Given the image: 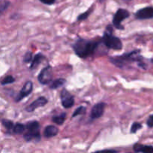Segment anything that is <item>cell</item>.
I'll return each mask as SVG.
<instances>
[{
    "mask_svg": "<svg viewBox=\"0 0 153 153\" xmlns=\"http://www.w3.org/2000/svg\"><path fill=\"white\" fill-rule=\"evenodd\" d=\"M32 60V53L31 52H27L23 57V62L28 63Z\"/></svg>",
    "mask_w": 153,
    "mask_h": 153,
    "instance_id": "24",
    "label": "cell"
},
{
    "mask_svg": "<svg viewBox=\"0 0 153 153\" xmlns=\"http://www.w3.org/2000/svg\"><path fill=\"white\" fill-rule=\"evenodd\" d=\"M105 103L100 102L92 108V110L91 112V117L92 120L98 119L101 117L104 114L105 108Z\"/></svg>",
    "mask_w": 153,
    "mask_h": 153,
    "instance_id": "10",
    "label": "cell"
},
{
    "mask_svg": "<svg viewBox=\"0 0 153 153\" xmlns=\"http://www.w3.org/2000/svg\"><path fill=\"white\" fill-rule=\"evenodd\" d=\"M37 79L39 82L42 85H47L50 83L52 80V71L51 66L48 65L44 67L40 73Z\"/></svg>",
    "mask_w": 153,
    "mask_h": 153,
    "instance_id": "6",
    "label": "cell"
},
{
    "mask_svg": "<svg viewBox=\"0 0 153 153\" xmlns=\"http://www.w3.org/2000/svg\"><path fill=\"white\" fill-rule=\"evenodd\" d=\"M133 149L135 152H144V153H153V146L148 145L135 143L133 146Z\"/></svg>",
    "mask_w": 153,
    "mask_h": 153,
    "instance_id": "12",
    "label": "cell"
},
{
    "mask_svg": "<svg viewBox=\"0 0 153 153\" xmlns=\"http://www.w3.org/2000/svg\"><path fill=\"white\" fill-rule=\"evenodd\" d=\"M61 104L64 108H70L74 105V97L66 89H63L61 93Z\"/></svg>",
    "mask_w": 153,
    "mask_h": 153,
    "instance_id": "7",
    "label": "cell"
},
{
    "mask_svg": "<svg viewBox=\"0 0 153 153\" xmlns=\"http://www.w3.org/2000/svg\"><path fill=\"white\" fill-rule=\"evenodd\" d=\"M85 111H86V107H85V106H80V107L76 109V111H74V113H73L72 117H76V116H79V115L84 114L85 113Z\"/></svg>",
    "mask_w": 153,
    "mask_h": 153,
    "instance_id": "19",
    "label": "cell"
},
{
    "mask_svg": "<svg viewBox=\"0 0 153 153\" xmlns=\"http://www.w3.org/2000/svg\"><path fill=\"white\" fill-rule=\"evenodd\" d=\"M130 13L128 12V10H127L126 9L123 8H120L118 9L117 11L116 12V13L114 14L113 18V25L117 29L123 30V26L121 25V22L124 20V19H127V18L129 17Z\"/></svg>",
    "mask_w": 153,
    "mask_h": 153,
    "instance_id": "5",
    "label": "cell"
},
{
    "mask_svg": "<svg viewBox=\"0 0 153 153\" xmlns=\"http://www.w3.org/2000/svg\"><path fill=\"white\" fill-rule=\"evenodd\" d=\"M66 116H67V114H66L65 113H62L60 115L54 116L53 117H52V122L56 123L57 125H62V124L64 123V121H65Z\"/></svg>",
    "mask_w": 153,
    "mask_h": 153,
    "instance_id": "16",
    "label": "cell"
},
{
    "mask_svg": "<svg viewBox=\"0 0 153 153\" xmlns=\"http://www.w3.org/2000/svg\"><path fill=\"white\" fill-rule=\"evenodd\" d=\"M112 32H113V28H111V25H108L106 31H105L104 35L102 38V41L108 49L120 50L123 48L122 41L119 37L114 36Z\"/></svg>",
    "mask_w": 153,
    "mask_h": 153,
    "instance_id": "3",
    "label": "cell"
},
{
    "mask_svg": "<svg viewBox=\"0 0 153 153\" xmlns=\"http://www.w3.org/2000/svg\"><path fill=\"white\" fill-rule=\"evenodd\" d=\"M44 59L45 56L41 53H38L37 54V55H34L31 66H30V70H34L36 67H37V66H38Z\"/></svg>",
    "mask_w": 153,
    "mask_h": 153,
    "instance_id": "14",
    "label": "cell"
},
{
    "mask_svg": "<svg viewBox=\"0 0 153 153\" xmlns=\"http://www.w3.org/2000/svg\"><path fill=\"white\" fill-rule=\"evenodd\" d=\"M124 1H131V0H124Z\"/></svg>",
    "mask_w": 153,
    "mask_h": 153,
    "instance_id": "27",
    "label": "cell"
},
{
    "mask_svg": "<svg viewBox=\"0 0 153 153\" xmlns=\"http://www.w3.org/2000/svg\"><path fill=\"white\" fill-rule=\"evenodd\" d=\"M15 82V79L12 76H7L1 82V85H7L9 84H12Z\"/></svg>",
    "mask_w": 153,
    "mask_h": 153,
    "instance_id": "20",
    "label": "cell"
},
{
    "mask_svg": "<svg viewBox=\"0 0 153 153\" xmlns=\"http://www.w3.org/2000/svg\"><path fill=\"white\" fill-rule=\"evenodd\" d=\"M50 83L51 84L49 88L52 90H55L58 89V88H61V87L64 86L66 83V80L64 79H58L53 81V82H51Z\"/></svg>",
    "mask_w": 153,
    "mask_h": 153,
    "instance_id": "15",
    "label": "cell"
},
{
    "mask_svg": "<svg viewBox=\"0 0 153 153\" xmlns=\"http://www.w3.org/2000/svg\"><path fill=\"white\" fill-rule=\"evenodd\" d=\"M10 5V1H0V14L3 13Z\"/></svg>",
    "mask_w": 153,
    "mask_h": 153,
    "instance_id": "22",
    "label": "cell"
},
{
    "mask_svg": "<svg viewBox=\"0 0 153 153\" xmlns=\"http://www.w3.org/2000/svg\"><path fill=\"white\" fill-rule=\"evenodd\" d=\"M135 18L140 20L153 19V7H146L140 9L135 13Z\"/></svg>",
    "mask_w": 153,
    "mask_h": 153,
    "instance_id": "9",
    "label": "cell"
},
{
    "mask_svg": "<svg viewBox=\"0 0 153 153\" xmlns=\"http://www.w3.org/2000/svg\"><path fill=\"white\" fill-rule=\"evenodd\" d=\"M58 133V129L57 127L54 126H47L45 128L44 131H43V134L47 138H50V137H55L57 135V134Z\"/></svg>",
    "mask_w": 153,
    "mask_h": 153,
    "instance_id": "13",
    "label": "cell"
},
{
    "mask_svg": "<svg viewBox=\"0 0 153 153\" xmlns=\"http://www.w3.org/2000/svg\"><path fill=\"white\" fill-rule=\"evenodd\" d=\"M33 90V83L31 81H27L25 83V85H23L22 88L21 89V91H19V93L18 94V95L16 96V99H15V101L16 102H20L21 100H23L25 97H28L30 94L31 93Z\"/></svg>",
    "mask_w": 153,
    "mask_h": 153,
    "instance_id": "8",
    "label": "cell"
},
{
    "mask_svg": "<svg viewBox=\"0 0 153 153\" xmlns=\"http://www.w3.org/2000/svg\"><path fill=\"white\" fill-rule=\"evenodd\" d=\"M91 12H92V9H89V10H87L85 13H82L78 16V20H85L89 16V15L91 14Z\"/></svg>",
    "mask_w": 153,
    "mask_h": 153,
    "instance_id": "23",
    "label": "cell"
},
{
    "mask_svg": "<svg viewBox=\"0 0 153 153\" xmlns=\"http://www.w3.org/2000/svg\"><path fill=\"white\" fill-rule=\"evenodd\" d=\"M1 123H2V125L4 126V128H6V130H7V131H9V132H10V131H13L14 124H13V123L12 122V121L9 120L4 119V120H1Z\"/></svg>",
    "mask_w": 153,
    "mask_h": 153,
    "instance_id": "18",
    "label": "cell"
},
{
    "mask_svg": "<svg viewBox=\"0 0 153 153\" xmlns=\"http://www.w3.org/2000/svg\"><path fill=\"white\" fill-rule=\"evenodd\" d=\"M142 128V124L140 123H134L131 125V133L132 134H134V133L137 132L138 130H140V128Z\"/></svg>",
    "mask_w": 153,
    "mask_h": 153,
    "instance_id": "21",
    "label": "cell"
},
{
    "mask_svg": "<svg viewBox=\"0 0 153 153\" xmlns=\"http://www.w3.org/2000/svg\"><path fill=\"white\" fill-rule=\"evenodd\" d=\"M40 1H41L42 3H43V4H49V5L54 4V3L55 2V0H40Z\"/></svg>",
    "mask_w": 153,
    "mask_h": 153,
    "instance_id": "26",
    "label": "cell"
},
{
    "mask_svg": "<svg viewBox=\"0 0 153 153\" xmlns=\"http://www.w3.org/2000/svg\"><path fill=\"white\" fill-rule=\"evenodd\" d=\"M25 127L27 132L24 134L23 137L27 142H31L33 140L39 141L40 140V124L37 121H30Z\"/></svg>",
    "mask_w": 153,
    "mask_h": 153,
    "instance_id": "4",
    "label": "cell"
},
{
    "mask_svg": "<svg viewBox=\"0 0 153 153\" xmlns=\"http://www.w3.org/2000/svg\"><path fill=\"white\" fill-rule=\"evenodd\" d=\"M140 50H134L128 53L123 54L120 56H115L113 58H110L111 62L115 66L120 68H123L126 64H128L129 63L137 62L138 65L143 69H146V66L144 63L142 62L143 57L140 55Z\"/></svg>",
    "mask_w": 153,
    "mask_h": 153,
    "instance_id": "2",
    "label": "cell"
},
{
    "mask_svg": "<svg viewBox=\"0 0 153 153\" xmlns=\"http://www.w3.org/2000/svg\"><path fill=\"white\" fill-rule=\"evenodd\" d=\"M151 61H152V62L153 63V59H152V60H151Z\"/></svg>",
    "mask_w": 153,
    "mask_h": 153,
    "instance_id": "28",
    "label": "cell"
},
{
    "mask_svg": "<svg viewBox=\"0 0 153 153\" xmlns=\"http://www.w3.org/2000/svg\"><path fill=\"white\" fill-rule=\"evenodd\" d=\"M25 129V126L22 125V124L21 123H16V125H14V126H13V132L16 134H20L24 132Z\"/></svg>",
    "mask_w": 153,
    "mask_h": 153,
    "instance_id": "17",
    "label": "cell"
},
{
    "mask_svg": "<svg viewBox=\"0 0 153 153\" xmlns=\"http://www.w3.org/2000/svg\"><path fill=\"white\" fill-rule=\"evenodd\" d=\"M100 42L88 40L86 39H79L75 42L73 48L75 53L81 58H87L92 56L98 48Z\"/></svg>",
    "mask_w": 153,
    "mask_h": 153,
    "instance_id": "1",
    "label": "cell"
},
{
    "mask_svg": "<svg viewBox=\"0 0 153 153\" xmlns=\"http://www.w3.org/2000/svg\"><path fill=\"white\" fill-rule=\"evenodd\" d=\"M48 102V100H46V97H40L37 98L35 101L33 102L31 104H30L28 107L25 108V111L28 112H33L34 110L40 107H43L46 103Z\"/></svg>",
    "mask_w": 153,
    "mask_h": 153,
    "instance_id": "11",
    "label": "cell"
},
{
    "mask_svg": "<svg viewBox=\"0 0 153 153\" xmlns=\"http://www.w3.org/2000/svg\"><path fill=\"white\" fill-rule=\"evenodd\" d=\"M146 125L149 128H153V114L150 115L146 121Z\"/></svg>",
    "mask_w": 153,
    "mask_h": 153,
    "instance_id": "25",
    "label": "cell"
}]
</instances>
